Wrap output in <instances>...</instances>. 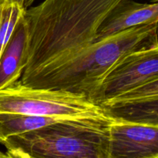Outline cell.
<instances>
[{"label":"cell","mask_w":158,"mask_h":158,"mask_svg":"<svg viewBox=\"0 0 158 158\" xmlns=\"http://www.w3.org/2000/svg\"><path fill=\"white\" fill-rule=\"evenodd\" d=\"M124 0H45L27 9V63L23 76L96 41L99 28Z\"/></svg>","instance_id":"obj_1"},{"label":"cell","mask_w":158,"mask_h":158,"mask_svg":"<svg viewBox=\"0 0 158 158\" xmlns=\"http://www.w3.org/2000/svg\"><path fill=\"white\" fill-rule=\"evenodd\" d=\"M158 46V23L135 26L21 77L30 87L80 94L91 100L113 66L131 52Z\"/></svg>","instance_id":"obj_2"},{"label":"cell","mask_w":158,"mask_h":158,"mask_svg":"<svg viewBox=\"0 0 158 158\" xmlns=\"http://www.w3.org/2000/svg\"><path fill=\"white\" fill-rule=\"evenodd\" d=\"M112 121L63 120L2 144L12 158H108Z\"/></svg>","instance_id":"obj_3"},{"label":"cell","mask_w":158,"mask_h":158,"mask_svg":"<svg viewBox=\"0 0 158 158\" xmlns=\"http://www.w3.org/2000/svg\"><path fill=\"white\" fill-rule=\"evenodd\" d=\"M0 112L51 118L111 121L104 110L80 94L30 87L20 80L0 90Z\"/></svg>","instance_id":"obj_4"},{"label":"cell","mask_w":158,"mask_h":158,"mask_svg":"<svg viewBox=\"0 0 158 158\" xmlns=\"http://www.w3.org/2000/svg\"><path fill=\"white\" fill-rule=\"evenodd\" d=\"M158 80V46L122 57L105 77L92 100L101 103Z\"/></svg>","instance_id":"obj_5"},{"label":"cell","mask_w":158,"mask_h":158,"mask_svg":"<svg viewBox=\"0 0 158 158\" xmlns=\"http://www.w3.org/2000/svg\"><path fill=\"white\" fill-rule=\"evenodd\" d=\"M108 158H158V127L113 120Z\"/></svg>","instance_id":"obj_6"},{"label":"cell","mask_w":158,"mask_h":158,"mask_svg":"<svg viewBox=\"0 0 158 158\" xmlns=\"http://www.w3.org/2000/svg\"><path fill=\"white\" fill-rule=\"evenodd\" d=\"M155 23H158V2L139 3L124 0L102 23L95 42L102 41L135 26Z\"/></svg>","instance_id":"obj_7"},{"label":"cell","mask_w":158,"mask_h":158,"mask_svg":"<svg viewBox=\"0 0 158 158\" xmlns=\"http://www.w3.org/2000/svg\"><path fill=\"white\" fill-rule=\"evenodd\" d=\"M23 15L15 25L0 56V90L19 81L26 68L28 31Z\"/></svg>","instance_id":"obj_8"},{"label":"cell","mask_w":158,"mask_h":158,"mask_svg":"<svg viewBox=\"0 0 158 158\" xmlns=\"http://www.w3.org/2000/svg\"><path fill=\"white\" fill-rule=\"evenodd\" d=\"M113 120L158 127V97L131 100H110L100 105Z\"/></svg>","instance_id":"obj_9"},{"label":"cell","mask_w":158,"mask_h":158,"mask_svg":"<svg viewBox=\"0 0 158 158\" xmlns=\"http://www.w3.org/2000/svg\"><path fill=\"white\" fill-rule=\"evenodd\" d=\"M63 120L17 113L0 112V143L12 136L24 134Z\"/></svg>","instance_id":"obj_10"},{"label":"cell","mask_w":158,"mask_h":158,"mask_svg":"<svg viewBox=\"0 0 158 158\" xmlns=\"http://www.w3.org/2000/svg\"><path fill=\"white\" fill-rule=\"evenodd\" d=\"M25 10L16 4L0 2V56Z\"/></svg>","instance_id":"obj_11"},{"label":"cell","mask_w":158,"mask_h":158,"mask_svg":"<svg viewBox=\"0 0 158 158\" xmlns=\"http://www.w3.org/2000/svg\"><path fill=\"white\" fill-rule=\"evenodd\" d=\"M158 97V80L143 85L138 88L129 91L117 98L115 100H131L140 99L157 98ZM110 101V100H109Z\"/></svg>","instance_id":"obj_12"},{"label":"cell","mask_w":158,"mask_h":158,"mask_svg":"<svg viewBox=\"0 0 158 158\" xmlns=\"http://www.w3.org/2000/svg\"><path fill=\"white\" fill-rule=\"evenodd\" d=\"M35 0H0V2L16 4L24 9H27Z\"/></svg>","instance_id":"obj_13"},{"label":"cell","mask_w":158,"mask_h":158,"mask_svg":"<svg viewBox=\"0 0 158 158\" xmlns=\"http://www.w3.org/2000/svg\"><path fill=\"white\" fill-rule=\"evenodd\" d=\"M3 157H4V154L0 151V158H3Z\"/></svg>","instance_id":"obj_14"},{"label":"cell","mask_w":158,"mask_h":158,"mask_svg":"<svg viewBox=\"0 0 158 158\" xmlns=\"http://www.w3.org/2000/svg\"><path fill=\"white\" fill-rule=\"evenodd\" d=\"M3 158H12V157H9V156L7 155L6 154H4V157H3Z\"/></svg>","instance_id":"obj_15"},{"label":"cell","mask_w":158,"mask_h":158,"mask_svg":"<svg viewBox=\"0 0 158 158\" xmlns=\"http://www.w3.org/2000/svg\"><path fill=\"white\" fill-rule=\"evenodd\" d=\"M152 2H158V0H151Z\"/></svg>","instance_id":"obj_16"}]
</instances>
